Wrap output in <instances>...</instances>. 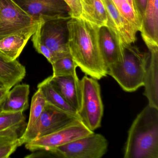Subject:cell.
I'll return each mask as SVG.
<instances>
[{
    "mask_svg": "<svg viewBox=\"0 0 158 158\" xmlns=\"http://www.w3.org/2000/svg\"><path fill=\"white\" fill-rule=\"evenodd\" d=\"M98 80L86 75L80 80L82 100L77 115L80 121L92 132L100 127L103 114L100 85Z\"/></svg>",
    "mask_w": 158,
    "mask_h": 158,
    "instance_id": "obj_4",
    "label": "cell"
},
{
    "mask_svg": "<svg viewBox=\"0 0 158 158\" xmlns=\"http://www.w3.org/2000/svg\"><path fill=\"white\" fill-rule=\"evenodd\" d=\"M46 104L47 102L42 92L38 89L32 98L29 120L24 132L29 131L35 124L43 112Z\"/></svg>",
    "mask_w": 158,
    "mask_h": 158,
    "instance_id": "obj_22",
    "label": "cell"
},
{
    "mask_svg": "<svg viewBox=\"0 0 158 158\" xmlns=\"http://www.w3.org/2000/svg\"><path fill=\"white\" fill-rule=\"evenodd\" d=\"M38 21L27 14L14 0H0V40Z\"/></svg>",
    "mask_w": 158,
    "mask_h": 158,
    "instance_id": "obj_10",
    "label": "cell"
},
{
    "mask_svg": "<svg viewBox=\"0 0 158 158\" xmlns=\"http://www.w3.org/2000/svg\"><path fill=\"white\" fill-rule=\"evenodd\" d=\"M25 123L23 112L0 111V132Z\"/></svg>",
    "mask_w": 158,
    "mask_h": 158,
    "instance_id": "obj_25",
    "label": "cell"
},
{
    "mask_svg": "<svg viewBox=\"0 0 158 158\" xmlns=\"http://www.w3.org/2000/svg\"><path fill=\"white\" fill-rule=\"evenodd\" d=\"M67 27L69 52L77 67L97 80L107 76L99 46V27L81 17L69 19Z\"/></svg>",
    "mask_w": 158,
    "mask_h": 158,
    "instance_id": "obj_1",
    "label": "cell"
},
{
    "mask_svg": "<svg viewBox=\"0 0 158 158\" xmlns=\"http://www.w3.org/2000/svg\"><path fill=\"white\" fill-rule=\"evenodd\" d=\"M26 74L25 67L17 60H11L0 52V82L9 89L23 80Z\"/></svg>",
    "mask_w": 158,
    "mask_h": 158,
    "instance_id": "obj_17",
    "label": "cell"
},
{
    "mask_svg": "<svg viewBox=\"0 0 158 158\" xmlns=\"http://www.w3.org/2000/svg\"><path fill=\"white\" fill-rule=\"evenodd\" d=\"M71 10L72 18H80L82 8L79 0H64Z\"/></svg>",
    "mask_w": 158,
    "mask_h": 158,
    "instance_id": "obj_27",
    "label": "cell"
},
{
    "mask_svg": "<svg viewBox=\"0 0 158 158\" xmlns=\"http://www.w3.org/2000/svg\"><path fill=\"white\" fill-rule=\"evenodd\" d=\"M119 12L132 24L138 31L142 26V19L132 8L127 0H111Z\"/></svg>",
    "mask_w": 158,
    "mask_h": 158,
    "instance_id": "obj_24",
    "label": "cell"
},
{
    "mask_svg": "<svg viewBox=\"0 0 158 158\" xmlns=\"http://www.w3.org/2000/svg\"><path fill=\"white\" fill-rule=\"evenodd\" d=\"M10 89L4 87L3 88L0 89V108L3 103L7 94Z\"/></svg>",
    "mask_w": 158,
    "mask_h": 158,
    "instance_id": "obj_29",
    "label": "cell"
},
{
    "mask_svg": "<svg viewBox=\"0 0 158 158\" xmlns=\"http://www.w3.org/2000/svg\"><path fill=\"white\" fill-rule=\"evenodd\" d=\"M99 46L106 69L121 62L123 59V46L106 26L99 27Z\"/></svg>",
    "mask_w": 158,
    "mask_h": 158,
    "instance_id": "obj_15",
    "label": "cell"
},
{
    "mask_svg": "<svg viewBox=\"0 0 158 158\" xmlns=\"http://www.w3.org/2000/svg\"><path fill=\"white\" fill-rule=\"evenodd\" d=\"M38 89L41 90L47 103L78 118L77 112L53 87L48 77L39 84Z\"/></svg>",
    "mask_w": 158,
    "mask_h": 158,
    "instance_id": "obj_21",
    "label": "cell"
},
{
    "mask_svg": "<svg viewBox=\"0 0 158 158\" xmlns=\"http://www.w3.org/2000/svg\"><path fill=\"white\" fill-rule=\"evenodd\" d=\"M34 19H70L71 10L64 0H14Z\"/></svg>",
    "mask_w": 158,
    "mask_h": 158,
    "instance_id": "obj_9",
    "label": "cell"
},
{
    "mask_svg": "<svg viewBox=\"0 0 158 158\" xmlns=\"http://www.w3.org/2000/svg\"><path fill=\"white\" fill-rule=\"evenodd\" d=\"M4 87H5L4 86L2 82H0V89L3 88Z\"/></svg>",
    "mask_w": 158,
    "mask_h": 158,
    "instance_id": "obj_31",
    "label": "cell"
},
{
    "mask_svg": "<svg viewBox=\"0 0 158 158\" xmlns=\"http://www.w3.org/2000/svg\"><path fill=\"white\" fill-rule=\"evenodd\" d=\"M149 53L143 52L132 44L123 45V59L107 69L110 76L126 92H134L143 86Z\"/></svg>",
    "mask_w": 158,
    "mask_h": 158,
    "instance_id": "obj_3",
    "label": "cell"
},
{
    "mask_svg": "<svg viewBox=\"0 0 158 158\" xmlns=\"http://www.w3.org/2000/svg\"><path fill=\"white\" fill-rule=\"evenodd\" d=\"M40 20L41 39L53 53L54 61L70 53L68 47L67 27L69 19L59 18L45 20L41 18Z\"/></svg>",
    "mask_w": 158,
    "mask_h": 158,
    "instance_id": "obj_8",
    "label": "cell"
},
{
    "mask_svg": "<svg viewBox=\"0 0 158 158\" xmlns=\"http://www.w3.org/2000/svg\"><path fill=\"white\" fill-rule=\"evenodd\" d=\"M79 118L75 115L61 110L47 103L43 112L35 124L20 137L22 145L56 132Z\"/></svg>",
    "mask_w": 158,
    "mask_h": 158,
    "instance_id": "obj_6",
    "label": "cell"
},
{
    "mask_svg": "<svg viewBox=\"0 0 158 158\" xmlns=\"http://www.w3.org/2000/svg\"><path fill=\"white\" fill-rule=\"evenodd\" d=\"M149 57L145 74L144 95L148 105L158 108V46L147 47Z\"/></svg>",
    "mask_w": 158,
    "mask_h": 158,
    "instance_id": "obj_14",
    "label": "cell"
},
{
    "mask_svg": "<svg viewBox=\"0 0 158 158\" xmlns=\"http://www.w3.org/2000/svg\"><path fill=\"white\" fill-rule=\"evenodd\" d=\"M48 78L53 87L77 113L82 100L80 80L77 75H52Z\"/></svg>",
    "mask_w": 158,
    "mask_h": 158,
    "instance_id": "obj_12",
    "label": "cell"
},
{
    "mask_svg": "<svg viewBox=\"0 0 158 158\" xmlns=\"http://www.w3.org/2000/svg\"><path fill=\"white\" fill-rule=\"evenodd\" d=\"M93 132L80 120H77L56 132L27 142L25 144V147L32 151L50 152Z\"/></svg>",
    "mask_w": 158,
    "mask_h": 158,
    "instance_id": "obj_7",
    "label": "cell"
},
{
    "mask_svg": "<svg viewBox=\"0 0 158 158\" xmlns=\"http://www.w3.org/2000/svg\"><path fill=\"white\" fill-rule=\"evenodd\" d=\"M51 64L54 76L77 75V66L70 53L57 59Z\"/></svg>",
    "mask_w": 158,
    "mask_h": 158,
    "instance_id": "obj_23",
    "label": "cell"
},
{
    "mask_svg": "<svg viewBox=\"0 0 158 158\" xmlns=\"http://www.w3.org/2000/svg\"><path fill=\"white\" fill-rule=\"evenodd\" d=\"M137 10L139 16L142 19L145 13L148 0H134Z\"/></svg>",
    "mask_w": 158,
    "mask_h": 158,
    "instance_id": "obj_28",
    "label": "cell"
},
{
    "mask_svg": "<svg viewBox=\"0 0 158 158\" xmlns=\"http://www.w3.org/2000/svg\"><path fill=\"white\" fill-rule=\"evenodd\" d=\"M125 158H158V108L148 104L128 132Z\"/></svg>",
    "mask_w": 158,
    "mask_h": 158,
    "instance_id": "obj_2",
    "label": "cell"
},
{
    "mask_svg": "<svg viewBox=\"0 0 158 158\" xmlns=\"http://www.w3.org/2000/svg\"><path fill=\"white\" fill-rule=\"evenodd\" d=\"M39 20L0 40V52L11 60H17L30 38L36 31Z\"/></svg>",
    "mask_w": 158,
    "mask_h": 158,
    "instance_id": "obj_13",
    "label": "cell"
},
{
    "mask_svg": "<svg viewBox=\"0 0 158 158\" xmlns=\"http://www.w3.org/2000/svg\"><path fill=\"white\" fill-rule=\"evenodd\" d=\"M105 137L94 132L48 152L58 157L65 158H100L108 149Z\"/></svg>",
    "mask_w": 158,
    "mask_h": 158,
    "instance_id": "obj_5",
    "label": "cell"
},
{
    "mask_svg": "<svg viewBox=\"0 0 158 158\" xmlns=\"http://www.w3.org/2000/svg\"><path fill=\"white\" fill-rule=\"evenodd\" d=\"M30 87L27 84H17L9 90L2 105L0 111L11 112H23L29 107L28 96Z\"/></svg>",
    "mask_w": 158,
    "mask_h": 158,
    "instance_id": "obj_18",
    "label": "cell"
},
{
    "mask_svg": "<svg viewBox=\"0 0 158 158\" xmlns=\"http://www.w3.org/2000/svg\"><path fill=\"white\" fill-rule=\"evenodd\" d=\"M107 13V27L122 45L135 43L137 28L119 12L111 0H102Z\"/></svg>",
    "mask_w": 158,
    "mask_h": 158,
    "instance_id": "obj_11",
    "label": "cell"
},
{
    "mask_svg": "<svg viewBox=\"0 0 158 158\" xmlns=\"http://www.w3.org/2000/svg\"><path fill=\"white\" fill-rule=\"evenodd\" d=\"M25 123L0 132V158H8L22 146L20 137L25 130Z\"/></svg>",
    "mask_w": 158,
    "mask_h": 158,
    "instance_id": "obj_20",
    "label": "cell"
},
{
    "mask_svg": "<svg viewBox=\"0 0 158 158\" xmlns=\"http://www.w3.org/2000/svg\"><path fill=\"white\" fill-rule=\"evenodd\" d=\"M82 8L81 18L98 27L107 26L108 18L102 0H79Z\"/></svg>",
    "mask_w": 158,
    "mask_h": 158,
    "instance_id": "obj_19",
    "label": "cell"
},
{
    "mask_svg": "<svg viewBox=\"0 0 158 158\" xmlns=\"http://www.w3.org/2000/svg\"><path fill=\"white\" fill-rule=\"evenodd\" d=\"M32 40L34 48L36 51L40 54H42L48 60L52 63L54 61V56L50 50L45 45L41 39L40 35V20L38 25L37 29L35 34L32 36Z\"/></svg>",
    "mask_w": 158,
    "mask_h": 158,
    "instance_id": "obj_26",
    "label": "cell"
},
{
    "mask_svg": "<svg viewBox=\"0 0 158 158\" xmlns=\"http://www.w3.org/2000/svg\"><path fill=\"white\" fill-rule=\"evenodd\" d=\"M127 1H128V2H129L130 5L132 6L133 9H134V10H135V11L138 14V13L137 12V10L136 6L135 4V1H134V0H127Z\"/></svg>",
    "mask_w": 158,
    "mask_h": 158,
    "instance_id": "obj_30",
    "label": "cell"
},
{
    "mask_svg": "<svg viewBox=\"0 0 158 158\" xmlns=\"http://www.w3.org/2000/svg\"><path fill=\"white\" fill-rule=\"evenodd\" d=\"M140 32L147 47L158 46V0H148Z\"/></svg>",
    "mask_w": 158,
    "mask_h": 158,
    "instance_id": "obj_16",
    "label": "cell"
}]
</instances>
